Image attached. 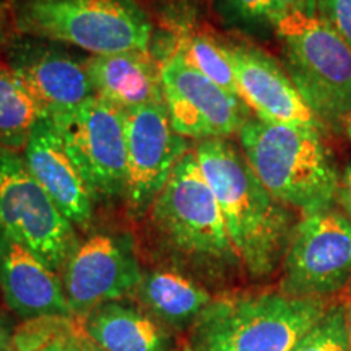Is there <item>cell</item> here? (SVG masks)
Wrapping results in <instances>:
<instances>
[{"label":"cell","mask_w":351,"mask_h":351,"mask_svg":"<svg viewBox=\"0 0 351 351\" xmlns=\"http://www.w3.org/2000/svg\"><path fill=\"white\" fill-rule=\"evenodd\" d=\"M322 134L256 116L249 117L238 132L241 150L258 181L301 217L337 204L340 171Z\"/></svg>","instance_id":"3957f363"},{"label":"cell","mask_w":351,"mask_h":351,"mask_svg":"<svg viewBox=\"0 0 351 351\" xmlns=\"http://www.w3.org/2000/svg\"><path fill=\"white\" fill-rule=\"evenodd\" d=\"M285 12H298L304 15H317V0H278Z\"/></svg>","instance_id":"4316f807"},{"label":"cell","mask_w":351,"mask_h":351,"mask_svg":"<svg viewBox=\"0 0 351 351\" xmlns=\"http://www.w3.org/2000/svg\"><path fill=\"white\" fill-rule=\"evenodd\" d=\"M98 202H124L127 182L125 111L99 96L51 117Z\"/></svg>","instance_id":"9c48e42d"},{"label":"cell","mask_w":351,"mask_h":351,"mask_svg":"<svg viewBox=\"0 0 351 351\" xmlns=\"http://www.w3.org/2000/svg\"><path fill=\"white\" fill-rule=\"evenodd\" d=\"M88 56L65 44L16 33L0 51L47 117L73 111L96 96L88 75Z\"/></svg>","instance_id":"8fae6325"},{"label":"cell","mask_w":351,"mask_h":351,"mask_svg":"<svg viewBox=\"0 0 351 351\" xmlns=\"http://www.w3.org/2000/svg\"><path fill=\"white\" fill-rule=\"evenodd\" d=\"M173 46L176 54L181 56L191 67L199 70L202 75L210 78L230 93L238 95L234 69L225 43L218 41L207 32H200L189 23H184L174 34Z\"/></svg>","instance_id":"44dd1931"},{"label":"cell","mask_w":351,"mask_h":351,"mask_svg":"<svg viewBox=\"0 0 351 351\" xmlns=\"http://www.w3.org/2000/svg\"><path fill=\"white\" fill-rule=\"evenodd\" d=\"M289 351H348L345 302L332 301L317 324Z\"/></svg>","instance_id":"603a6c76"},{"label":"cell","mask_w":351,"mask_h":351,"mask_svg":"<svg viewBox=\"0 0 351 351\" xmlns=\"http://www.w3.org/2000/svg\"><path fill=\"white\" fill-rule=\"evenodd\" d=\"M86 69L95 95L122 111L165 103L160 62L150 52L88 56Z\"/></svg>","instance_id":"e0dca14e"},{"label":"cell","mask_w":351,"mask_h":351,"mask_svg":"<svg viewBox=\"0 0 351 351\" xmlns=\"http://www.w3.org/2000/svg\"><path fill=\"white\" fill-rule=\"evenodd\" d=\"M335 127H339V130L345 135L346 140H348V142L351 143V112L341 117V119L335 124Z\"/></svg>","instance_id":"f1b7e54d"},{"label":"cell","mask_w":351,"mask_h":351,"mask_svg":"<svg viewBox=\"0 0 351 351\" xmlns=\"http://www.w3.org/2000/svg\"><path fill=\"white\" fill-rule=\"evenodd\" d=\"M132 296L137 298L142 311L174 330H189L213 300L204 285L166 267L143 271Z\"/></svg>","instance_id":"ac0fdd59"},{"label":"cell","mask_w":351,"mask_h":351,"mask_svg":"<svg viewBox=\"0 0 351 351\" xmlns=\"http://www.w3.org/2000/svg\"><path fill=\"white\" fill-rule=\"evenodd\" d=\"M337 204L341 212L351 219V160L340 171L339 191H337Z\"/></svg>","instance_id":"d4e9b609"},{"label":"cell","mask_w":351,"mask_h":351,"mask_svg":"<svg viewBox=\"0 0 351 351\" xmlns=\"http://www.w3.org/2000/svg\"><path fill=\"white\" fill-rule=\"evenodd\" d=\"M95 351H103V350H101V348H98V346H96V348H95Z\"/></svg>","instance_id":"4dcf8cb0"},{"label":"cell","mask_w":351,"mask_h":351,"mask_svg":"<svg viewBox=\"0 0 351 351\" xmlns=\"http://www.w3.org/2000/svg\"><path fill=\"white\" fill-rule=\"evenodd\" d=\"M43 117L46 112L0 57V152H23Z\"/></svg>","instance_id":"ffe728a7"},{"label":"cell","mask_w":351,"mask_h":351,"mask_svg":"<svg viewBox=\"0 0 351 351\" xmlns=\"http://www.w3.org/2000/svg\"><path fill=\"white\" fill-rule=\"evenodd\" d=\"M194 152L244 274L252 280L270 278L282 269L298 223L296 212L263 187L241 147L231 140H202Z\"/></svg>","instance_id":"7a4b0ae2"},{"label":"cell","mask_w":351,"mask_h":351,"mask_svg":"<svg viewBox=\"0 0 351 351\" xmlns=\"http://www.w3.org/2000/svg\"><path fill=\"white\" fill-rule=\"evenodd\" d=\"M12 337L13 335L10 333L5 319L0 317V351H13Z\"/></svg>","instance_id":"83f0119b"},{"label":"cell","mask_w":351,"mask_h":351,"mask_svg":"<svg viewBox=\"0 0 351 351\" xmlns=\"http://www.w3.org/2000/svg\"><path fill=\"white\" fill-rule=\"evenodd\" d=\"M351 283V219L340 208L302 215L282 263L280 291L330 301Z\"/></svg>","instance_id":"ba28073f"},{"label":"cell","mask_w":351,"mask_h":351,"mask_svg":"<svg viewBox=\"0 0 351 351\" xmlns=\"http://www.w3.org/2000/svg\"><path fill=\"white\" fill-rule=\"evenodd\" d=\"M332 301L278 291H225L202 311L182 351H289Z\"/></svg>","instance_id":"277c9868"},{"label":"cell","mask_w":351,"mask_h":351,"mask_svg":"<svg viewBox=\"0 0 351 351\" xmlns=\"http://www.w3.org/2000/svg\"><path fill=\"white\" fill-rule=\"evenodd\" d=\"M21 156L64 217L75 228L88 230L96 200L51 117H43L34 125Z\"/></svg>","instance_id":"9a60e30c"},{"label":"cell","mask_w":351,"mask_h":351,"mask_svg":"<svg viewBox=\"0 0 351 351\" xmlns=\"http://www.w3.org/2000/svg\"><path fill=\"white\" fill-rule=\"evenodd\" d=\"M86 333L103 351H171L168 328L145 311L106 302L83 319Z\"/></svg>","instance_id":"d6986e66"},{"label":"cell","mask_w":351,"mask_h":351,"mask_svg":"<svg viewBox=\"0 0 351 351\" xmlns=\"http://www.w3.org/2000/svg\"><path fill=\"white\" fill-rule=\"evenodd\" d=\"M238 95L258 119L324 132L326 124L306 104L287 69L252 43L226 44Z\"/></svg>","instance_id":"5bb4252c"},{"label":"cell","mask_w":351,"mask_h":351,"mask_svg":"<svg viewBox=\"0 0 351 351\" xmlns=\"http://www.w3.org/2000/svg\"><path fill=\"white\" fill-rule=\"evenodd\" d=\"M143 271L135 243L124 232H96L78 244L62 271L65 298L78 319L96 307L132 296Z\"/></svg>","instance_id":"7c38bea8"},{"label":"cell","mask_w":351,"mask_h":351,"mask_svg":"<svg viewBox=\"0 0 351 351\" xmlns=\"http://www.w3.org/2000/svg\"><path fill=\"white\" fill-rule=\"evenodd\" d=\"M13 32L90 56L150 52L153 23L140 0H10Z\"/></svg>","instance_id":"5b68a950"},{"label":"cell","mask_w":351,"mask_h":351,"mask_svg":"<svg viewBox=\"0 0 351 351\" xmlns=\"http://www.w3.org/2000/svg\"><path fill=\"white\" fill-rule=\"evenodd\" d=\"M317 15L351 46V0H317Z\"/></svg>","instance_id":"cb8c5ba5"},{"label":"cell","mask_w":351,"mask_h":351,"mask_svg":"<svg viewBox=\"0 0 351 351\" xmlns=\"http://www.w3.org/2000/svg\"><path fill=\"white\" fill-rule=\"evenodd\" d=\"M127 182L124 204L132 218L143 219L176 165L192 150L171 124L165 103L125 111Z\"/></svg>","instance_id":"4fadbf2b"},{"label":"cell","mask_w":351,"mask_h":351,"mask_svg":"<svg viewBox=\"0 0 351 351\" xmlns=\"http://www.w3.org/2000/svg\"><path fill=\"white\" fill-rule=\"evenodd\" d=\"M0 231L60 275L80 244L75 226L26 168L21 153L0 152Z\"/></svg>","instance_id":"52a82bcc"},{"label":"cell","mask_w":351,"mask_h":351,"mask_svg":"<svg viewBox=\"0 0 351 351\" xmlns=\"http://www.w3.org/2000/svg\"><path fill=\"white\" fill-rule=\"evenodd\" d=\"M156 261L205 288H223L244 274L212 187L195 152L182 156L145 215Z\"/></svg>","instance_id":"6da1fadb"},{"label":"cell","mask_w":351,"mask_h":351,"mask_svg":"<svg viewBox=\"0 0 351 351\" xmlns=\"http://www.w3.org/2000/svg\"><path fill=\"white\" fill-rule=\"evenodd\" d=\"M275 36L283 65L306 104L326 125L351 112V46L319 15L287 12Z\"/></svg>","instance_id":"8992f818"},{"label":"cell","mask_w":351,"mask_h":351,"mask_svg":"<svg viewBox=\"0 0 351 351\" xmlns=\"http://www.w3.org/2000/svg\"><path fill=\"white\" fill-rule=\"evenodd\" d=\"M212 3L223 23L252 36L275 34L276 23L287 13L278 0H212Z\"/></svg>","instance_id":"7402d4cb"},{"label":"cell","mask_w":351,"mask_h":351,"mask_svg":"<svg viewBox=\"0 0 351 351\" xmlns=\"http://www.w3.org/2000/svg\"><path fill=\"white\" fill-rule=\"evenodd\" d=\"M346 311V333H348V351H351V291L348 296V301L345 302Z\"/></svg>","instance_id":"f546056e"},{"label":"cell","mask_w":351,"mask_h":351,"mask_svg":"<svg viewBox=\"0 0 351 351\" xmlns=\"http://www.w3.org/2000/svg\"><path fill=\"white\" fill-rule=\"evenodd\" d=\"M13 23H12V8L10 0H0V51L13 36Z\"/></svg>","instance_id":"484cf974"},{"label":"cell","mask_w":351,"mask_h":351,"mask_svg":"<svg viewBox=\"0 0 351 351\" xmlns=\"http://www.w3.org/2000/svg\"><path fill=\"white\" fill-rule=\"evenodd\" d=\"M160 73L169 121L184 138H230L251 117L238 95L202 75L174 51L160 60Z\"/></svg>","instance_id":"30bf717a"},{"label":"cell","mask_w":351,"mask_h":351,"mask_svg":"<svg viewBox=\"0 0 351 351\" xmlns=\"http://www.w3.org/2000/svg\"><path fill=\"white\" fill-rule=\"evenodd\" d=\"M0 291L7 306L21 319L75 317L65 298L60 275L3 231H0Z\"/></svg>","instance_id":"2e32d148"}]
</instances>
